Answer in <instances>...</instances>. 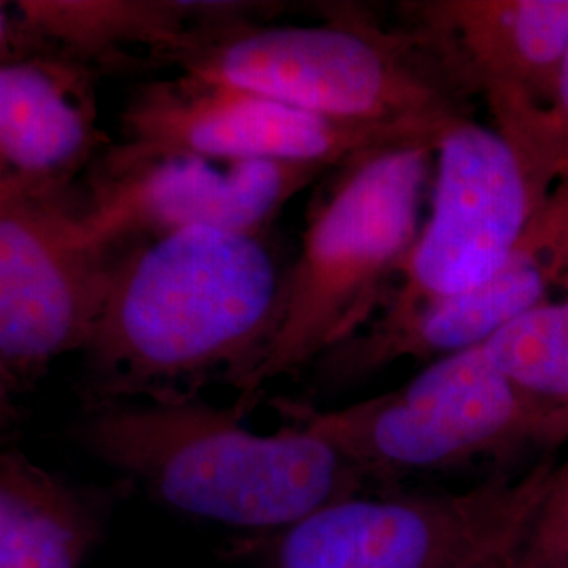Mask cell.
I'll return each instance as SVG.
<instances>
[{
  "instance_id": "6da1fadb",
  "label": "cell",
  "mask_w": 568,
  "mask_h": 568,
  "mask_svg": "<svg viewBox=\"0 0 568 568\" xmlns=\"http://www.w3.org/2000/svg\"><path fill=\"white\" fill-rule=\"evenodd\" d=\"M284 276L267 234L183 230L122 248L84 347L102 400L213 375L241 394L281 325Z\"/></svg>"
},
{
  "instance_id": "7a4b0ae2",
  "label": "cell",
  "mask_w": 568,
  "mask_h": 568,
  "mask_svg": "<svg viewBox=\"0 0 568 568\" xmlns=\"http://www.w3.org/2000/svg\"><path fill=\"white\" fill-rule=\"evenodd\" d=\"M236 408L187 394L105 398L82 445L175 511L248 530H284L344 501L365 471L302 427L262 434Z\"/></svg>"
},
{
  "instance_id": "3957f363",
  "label": "cell",
  "mask_w": 568,
  "mask_h": 568,
  "mask_svg": "<svg viewBox=\"0 0 568 568\" xmlns=\"http://www.w3.org/2000/svg\"><path fill=\"white\" fill-rule=\"evenodd\" d=\"M169 65L339 121L450 124L471 116L469 93L419 26L387 30L354 9H331L316 26L257 16L220 21Z\"/></svg>"
},
{
  "instance_id": "277c9868",
  "label": "cell",
  "mask_w": 568,
  "mask_h": 568,
  "mask_svg": "<svg viewBox=\"0 0 568 568\" xmlns=\"http://www.w3.org/2000/svg\"><path fill=\"white\" fill-rule=\"evenodd\" d=\"M436 142L366 150L339 166L312 204L302 248L284 276L283 318L239 413L265 384L316 363L371 325L419 234Z\"/></svg>"
},
{
  "instance_id": "5b68a950",
  "label": "cell",
  "mask_w": 568,
  "mask_h": 568,
  "mask_svg": "<svg viewBox=\"0 0 568 568\" xmlns=\"http://www.w3.org/2000/svg\"><path fill=\"white\" fill-rule=\"evenodd\" d=\"M278 410L365 474L511 459L568 440V410L514 384L485 344L436 358L405 386L363 403L321 410L284 400Z\"/></svg>"
},
{
  "instance_id": "8992f818",
  "label": "cell",
  "mask_w": 568,
  "mask_h": 568,
  "mask_svg": "<svg viewBox=\"0 0 568 568\" xmlns=\"http://www.w3.org/2000/svg\"><path fill=\"white\" fill-rule=\"evenodd\" d=\"M554 466L462 493L354 495L281 530L274 568H508Z\"/></svg>"
},
{
  "instance_id": "52a82bcc",
  "label": "cell",
  "mask_w": 568,
  "mask_h": 568,
  "mask_svg": "<svg viewBox=\"0 0 568 568\" xmlns=\"http://www.w3.org/2000/svg\"><path fill=\"white\" fill-rule=\"evenodd\" d=\"M450 124L339 121L180 74L169 81L143 82L135 89L122 110V142L108 145L105 156L140 161L190 154L211 161L333 169L366 150L438 142Z\"/></svg>"
},
{
  "instance_id": "ba28073f",
  "label": "cell",
  "mask_w": 568,
  "mask_h": 568,
  "mask_svg": "<svg viewBox=\"0 0 568 568\" xmlns=\"http://www.w3.org/2000/svg\"><path fill=\"white\" fill-rule=\"evenodd\" d=\"M432 211L419 227L377 325L487 283L549 190L493 126L459 119L434 145Z\"/></svg>"
},
{
  "instance_id": "9c48e42d",
  "label": "cell",
  "mask_w": 568,
  "mask_h": 568,
  "mask_svg": "<svg viewBox=\"0 0 568 568\" xmlns=\"http://www.w3.org/2000/svg\"><path fill=\"white\" fill-rule=\"evenodd\" d=\"M121 251L95 243L70 192L0 196V361L32 373L82 349Z\"/></svg>"
},
{
  "instance_id": "30bf717a",
  "label": "cell",
  "mask_w": 568,
  "mask_h": 568,
  "mask_svg": "<svg viewBox=\"0 0 568 568\" xmlns=\"http://www.w3.org/2000/svg\"><path fill=\"white\" fill-rule=\"evenodd\" d=\"M321 164L211 161L190 154L121 161L103 154L91 173L82 222L103 248L183 230L267 234V227L310 183Z\"/></svg>"
},
{
  "instance_id": "8fae6325",
  "label": "cell",
  "mask_w": 568,
  "mask_h": 568,
  "mask_svg": "<svg viewBox=\"0 0 568 568\" xmlns=\"http://www.w3.org/2000/svg\"><path fill=\"white\" fill-rule=\"evenodd\" d=\"M568 288V178L532 213L508 257L487 283L459 297L427 305L396 325L371 323L326 352L318 375L354 382L403 358L436 361L483 345L497 331L548 304Z\"/></svg>"
},
{
  "instance_id": "7c38bea8",
  "label": "cell",
  "mask_w": 568,
  "mask_h": 568,
  "mask_svg": "<svg viewBox=\"0 0 568 568\" xmlns=\"http://www.w3.org/2000/svg\"><path fill=\"white\" fill-rule=\"evenodd\" d=\"M455 81L487 100L514 148L546 112L568 51V0H427L406 4Z\"/></svg>"
},
{
  "instance_id": "4fadbf2b",
  "label": "cell",
  "mask_w": 568,
  "mask_h": 568,
  "mask_svg": "<svg viewBox=\"0 0 568 568\" xmlns=\"http://www.w3.org/2000/svg\"><path fill=\"white\" fill-rule=\"evenodd\" d=\"M93 72L28 51L0 65V196L70 192L105 145Z\"/></svg>"
},
{
  "instance_id": "5bb4252c",
  "label": "cell",
  "mask_w": 568,
  "mask_h": 568,
  "mask_svg": "<svg viewBox=\"0 0 568 568\" xmlns=\"http://www.w3.org/2000/svg\"><path fill=\"white\" fill-rule=\"evenodd\" d=\"M267 9V2L222 0H20L16 26L28 51L95 74L169 65L206 26Z\"/></svg>"
},
{
  "instance_id": "9a60e30c",
  "label": "cell",
  "mask_w": 568,
  "mask_h": 568,
  "mask_svg": "<svg viewBox=\"0 0 568 568\" xmlns=\"http://www.w3.org/2000/svg\"><path fill=\"white\" fill-rule=\"evenodd\" d=\"M102 528L100 504L81 487L0 450V568H81Z\"/></svg>"
},
{
  "instance_id": "2e32d148",
  "label": "cell",
  "mask_w": 568,
  "mask_h": 568,
  "mask_svg": "<svg viewBox=\"0 0 568 568\" xmlns=\"http://www.w3.org/2000/svg\"><path fill=\"white\" fill-rule=\"evenodd\" d=\"M485 349L514 384L568 410V288L497 331Z\"/></svg>"
},
{
  "instance_id": "e0dca14e",
  "label": "cell",
  "mask_w": 568,
  "mask_h": 568,
  "mask_svg": "<svg viewBox=\"0 0 568 568\" xmlns=\"http://www.w3.org/2000/svg\"><path fill=\"white\" fill-rule=\"evenodd\" d=\"M508 568H568V457L551 469Z\"/></svg>"
},
{
  "instance_id": "ac0fdd59",
  "label": "cell",
  "mask_w": 568,
  "mask_h": 568,
  "mask_svg": "<svg viewBox=\"0 0 568 568\" xmlns=\"http://www.w3.org/2000/svg\"><path fill=\"white\" fill-rule=\"evenodd\" d=\"M514 150L546 190L568 178V51L551 105L530 124Z\"/></svg>"
},
{
  "instance_id": "d6986e66",
  "label": "cell",
  "mask_w": 568,
  "mask_h": 568,
  "mask_svg": "<svg viewBox=\"0 0 568 568\" xmlns=\"http://www.w3.org/2000/svg\"><path fill=\"white\" fill-rule=\"evenodd\" d=\"M23 53H28V49L21 41L16 20H11L4 4H0V65L18 60Z\"/></svg>"
},
{
  "instance_id": "ffe728a7",
  "label": "cell",
  "mask_w": 568,
  "mask_h": 568,
  "mask_svg": "<svg viewBox=\"0 0 568 568\" xmlns=\"http://www.w3.org/2000/svg\"><path fill=\"white\" fill-rule=\"evenodd\" d=\"M9 368L0 361V426L9 417Z\"/></svg>"
}]
</instances>
